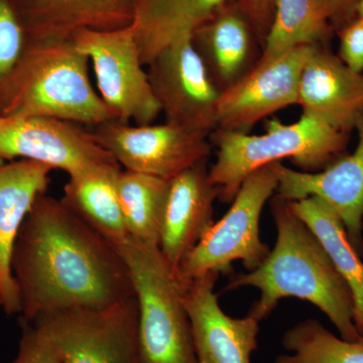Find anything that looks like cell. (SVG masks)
I'll return each mask as SVG.
<instances>
[{"mask_svg": "<svg viewBox=\"0 0 363 363\" xmlns=\"http://www.w3.org/2000/svg\"><path fill=\"white\" fill-rule=\"evenodd\" d=\"M11 272L21 320L74 309H101L135 297L116 247L62 199L43 194L14 243Z\"/></svg>", "mask_w": 363, "mask_h": 363, "instance_id": "1", "label": "cell"}, {"mask_svg": "<svg viewBox=\"0 0 363 363\" xmlns=\"http://www.w3.org/2000/svg\"><path fill=\"white\" fill-rule=\"evenodd\" d=\"M271 211L277 228L274 250L257 269L233 274L225 292L245 286L259 289L260 298L250 314L266 319L279 301L297 298L311 303L328 317L340 337L362 338L353 320L352 294L314 233L291 209L290 201L272 196Z\"/></svg>", "mask_w": 363, "mask_h": 363, "instance_id": "2", "label": "cell"}, {"mask_svg": "<svg viewBox=\"0 0 363 363\" xmlns=\"http://www.w3.org/2000/svg\"><path fill=\"white\" fill-rule=\"evenodd\" d=\"M89 59L73 40H30L0 81V116L96 126L116 121L91 83Z\"/></svg>", "mask_w": 363, "mask_h": 363, "instance_id": "3", "label": "cell"}, {"mask_svg": "<svg viewBox=\"0 0 363 363\" xmlns=\"http://www.w3.org/2000/svg\"><path fill=\"white\" fill-rule=\"evenodd\" d=\"M266 126L259 135L219 128L210 135L216 161L209 169V180L222 202H233L241 184L255 171L283 160H292L300 171H322L345 155L350 140L348 133L305 113L294 123L272 119Z\"/></svg>", "mask_w": 363, "mask_h": 363, "instance_id": "4", "label": "cell"}, {"mask_svg": "<svg viewBox=\"0 0 363 363\" xmlns=\"http://www.w3.org/2000/svg\"><path fill=\"white\" fill-rule=\"evenodd\" d=\"M116 248L138 303L140 363H198L178 272L157 245L128 238Z\"/></svg>", "mask_w": 363, "mask_h": 363, "instance_id": "5", "label": "cell"}, {"mask_svg": "<svg viewBox=\"0 0 363 363\" xmlns=\"http://www.w3.org/2000/svg\"><path fill=\"white\" fill-rule=\"evenodd\" d=\"M277 189L278 177L274 164L248 176L228 212L182 259L179 277L192 279L210 272L229 274L236 260H240L248 272L257 269L271 252L260 238V215Z\"/></svg>", "mask_w": 363, "mask_h": 363, "instance_id": "6", "label": "cell"}, {"mask_svg": "<svg viewBox=\"0 0 363 363\" xmlns=\"http://www.w3.org/2000/svg\"><path fill=\"white\" fill-rule=\"evenodd\" d=\"M89 59L98 94L116 121L152 124L162 113L145 70L133 25L114 30H80L72 38Z\"/></svg>", "mask_w": 363, "mask_h": 363, "instance_id": "7", "label": "cell"}, {"mask_svg": "<svg viewBox=\"0 0 363 363\" xmlns=\"http://www.w3.org/2000/svg\"><path fill=\"white\" fill-rule=\"evenodd\" d=\"M62 363H140L135 296L101 309H74L35 319Z\"/></svg>", "mask_w": 363, "mask_h": 363, "instance_id": "8", "label": "cell"}, {"mask_svg": "<svg viewBox=\"0 0 363 363\" xmlns=\"http://www.w3.org/2000/svg\"><path fill=\"white\" fill-rule=\"evenodd\" d=\"M95 140L126 171L171 181L212 152L210 135L174 124L131 125L114 121L96 126Z\"/></svg>", "mask_w": 363, "mask_h": 363, "instance_id": "9", "label": "cell"}, {"mask_svg": "<svg viewBox=\"0 0 363 363\" xmlns=\"http://www.w3.org/2000/svg\"><path fill=\"white\" fill-rule=\"evenodd\" d=\"M191 37L162 51L147 66V75L166 123L210 135L217 128L221 91L210 78Z\"/></svg>", "mask_w": 363, "mask_h": 363, "instance_id": "10", "label": "cell"}, {"mask_svg": "<svg viewBox=\"0 0 363 363\" xmlns=\"http://www.w3.org/2000/svg\"><path fill=\"white\" fill-rule=\"evenodd\" d=\"M317 47L303 45L257 64L247 75L221 93L217 128L250 133L262 119L298 104L301 76Z\"/></svg>", "mask_w": 363, "mask_h": 363, "instance_id": "11", "label": "cell"}, {"mask_svg": "<svg viewBox=\"0 0 363 363\" xmlns=\"http://www.w3.org/2000/svg\"><path fill=\"white\" fill-rule=\"evenodd\" d=\"M42 162L68 175L116 162L79 124L33 116H0V161Z\"/></svg>", "mask_w": 363, "mask_h": 363, "instance_id": "12", "label": "cell"}, {"mask_svg": "<svg viewBox=\"0 0 363 363\" xmlns=\"http://www.w3.org/2000/svg\"><path fill=\"white\" fill-rule=\"evenodd\" d=\"M220 274L210 272L183 279V302L190 320L198 363H252L259 347V320L233 318L221 309L214 292Z\"/></svg>", "mask_w": 363, "mask_h": 363, "instance_id": "13", "label": "cell"}, {"mask_svg": "<svg viewBox=\"0 0 363 363\" xmlns=\"http://www.w3.org/2000/svg\"><path fill=\"white\" fill-rule=\"evenodd\" d=\"M354 152L344 155L322 171H296L274 162L278 177L276 194L288 201L320 198L338 214L348 238L363 255V121L358 124Z\"/></svg>", "mask_w": 363, "mask_h": 363, "instance_id": "14", "label": "cell"}, {"mask_svg": "<svg viewBox=\"0 0 363 363\" xmlns=\"http://www.w3.org/2000/svg\"><path fill=\"white\" fill-rule=\"evenodd\" d=\"M298 105L303 113L350 135L363 121V73L317 47L301 76Z\"/></svg>", "mask_w": 363, "mask_h": 363, "instance_id": "15", "label": "cell"}, {"mask_svg": "<svg viewBox=\"0 0 363 363\" xmlns=\"http://www.w3.org/2000/svg\"><path fill=\"white\" fill-rule=\"evenodd\" d=\"M217 198L218 190L209 180L207 161L200 162L169 181L159 247L175 271L213 225Z\"/></svg>", "mask_w": 363, "mask_h": 363, "instance_id": "16", "label": "cell"}, {"mask_svg": "<svg viewBox=\"0 0 363 363\" xmlns=\"http://www.w3.org/2000/svg\"><path fill=\"white\" fill-rule=\"evenodd\" d=\"M54 169L42 162H0V286L4 312H21L20 296L11 272L14 243L38 198L45 194Z\"/></svg>", "mask_w": 363, "mask_h": 363, "instance_id": "17", "label": "cell"}, {"mask_svg": "<svg viewBox=\"0 0 363 363\" xmlns=\"http://www.w3.org/2000/svg\"><path fill=\"white\" fill-rule=\"evenodd\" d=\"M30 40H71L80 30L130 26L133 0H13Z\"/></svg>", "mask_w": 363, "mask_h": 363, "instance_id": "18", "label": "cell"}, {"mask_svg": "<svg viewBox=\"0 0 363 363\" xmlns=\"http://www.w3.org/2000/svg\"><path fill=\"white\" fill-rule=\"evenodd\" d=\"M255 35L240 7L228 4L193 33L191 40L196 51L221 93L247 75L259 62L262 54Z\"/></svg>", "mask_w": 363, "mask_h": 363, "instance_id": "19", "label": "cell"}, {"mask_svg": "<svg viewBox=\"0 0 363 363\" xmlns=\"http://www.w3.org/2000/svg\"><path fill=\"white\" fill-rule=\"evenodd\" d=\"M227 0H133V30L140 59L149 66L162 51L191 37Z\"/></svg>", "mask_w": 363, "mask_h": 363, "instance_id": "20", "label": "cell"}, {"mask_svg": "<svg viewBox=\"0 0 363 363\" xmlns=\"http://www.w3.org/2000/svg\"><path fill=\"white\" fill-rule=\"evenodd\" d=\"M121 167L97 164L69 175L62 201L105 240L118 247L130 238L117 190Z\"/></svg>", "mask_w": 363, "mask_h": 363, "instance_id": "21", "label": "cell"}, {"mask_svg": "<svg viewBox=\"0 0 363 363\" xmlns=\"http://www.w3.org/2000/svg\"><path fill=\"white\" fill-rule=\"evenodd\" d=\"M291 209L309 226L352 294L353 320L363 337V262L338 214L320 198L290 201Z\"/></svg>", "mask_w": 363, "mask_h": 363, "instance_id": "22", "label": "cell"}, {"mask_svg": "<svg viewBox=\"0 0 363 363\" xmlns=\"http://www.w3.org/2000/svg\"><path fill=\"white\" fill-rule=\"evenodd\" d=\"M332 30L329 0H274V18L257 64L298 45L325 47Z\"/></svg>", "mask_w": 363, "mask_h": 363, "instance_id": "23", "label": "cell"}, {"mask_svg": "<svg viewBox=\"0 0 363 363\" xmlns=\"http://www.w3.org/2000/svg\"><path fill=\"white\" fill-rule=\"evenodd\" d=\"M169 181L121 169L117 190L131 240L159 245L162 216L168 198Z\"/></svg>", "mask_w": 363, "mask_h": 363, "instance_id": "24", "label": "cell"}, {"mask_svg": "<svg viewBox=\"0 0 363 363\" xmlns=\"http://www.w3.org/2000/svg\"><path fill=\"white\" fill-rule=\"evenodd\" d=\"M281 344L286 353L274 363H363V337H337L316 320L298 322L284 334Z\"/></svg>", "mask_w": 363, "mask_h": 363, "instance_id": "25", "label": "cell"}, {"mask_svg": "<svg viewBox=\"0 0 363 363\" xmlns=\"http://www.w3.org/2000/svg\"><path fill=\"white\" fill-rule=\"evenodd\" d=\"M28 37L13 0H0V81L18 65Z\"/></svg>", "mask_w": 363, "mask_h": 363, "instance_id": "26", "label": "cell"}, {"mask_svg": "<svg viewBox=\"0 0 363 363\" xmlns=\"http://www.w3.org/2000/svg\"><path fill=\"white\" fill-rule=\"evenodd\" d=\"M20 325L18 353L9 363H62L58 348L39 325L23 320Z\"/></svg>", "mask_w": 363, "mask_h": 363, "instance_id": "27", "label": "cell"}, {"mask_svg": "<svg viewBox=\"0 0 363 363\" xmlns=\"http://www.w3.org/2000/svg\"><path fill=\"white\" fill-rule=\"evenodd\" d=\"M339 33L338 57L346 66L363 73V20L355 18L344 26Z\"/></svg>", "mask_w": 363, "mask_h": 363, "instance_id": "28", "label": "cell"}, {"mask_svg": "<svg viewBox=\"0 0 363 363\" xmlns=\"http://www.w3.org/2000/svg\"><path fill=\"white\" fill-rule=\"evenodd\" d=\"M238 7L264 44L274 18V0H240Z\"/></svg>", "mask_w": 363, "mask_h": 363, "instance_id": "29", "label": "cell"}, {"mask_svg": "<svg viewBox=\"0 0 363 363\" xmlns=\"http://www.w3.org/2000/svg\"><path fill=\"white\" fill-rule=\"evenodd\" d=\"M359 0H329L330 23L333 30H341L355 18V9Z\"/></svg>", "mask_w": 363, "mask_h": 363, "instance_id": "30", "label": "cell"}, {"mask_svg": "<svg viewBox=\"0 0 363 363\" xmlns=\"http://www.w3.org/2000/svg\"><path fill=\"white\" fill-rule=\"evenodd\" d=\"M355 18L363 20V0H359L357 4V9H355Z\"/></svg>", "mask_w": 363, "mask_h": 363, "instance_id": "31", "label": "cell"}, {"mask_svg": "<svg viewBox=\"0 0 363 363\" xmlns=\"http://www.w3.org/2000/svg\"><path fill=\"white\" fill-rule=\"evenodd\" d=\"M4 308V296H2L1 286H0V309Z\"/></svg>", "mask_w": 363, "mask_h": 363, "instance_id": "32", "label": "cell"}, {"mask_svg": "<svg viewBox=\"0 0 363 363\" xmlns=\"http://www.w3.org/2000/svg\"><path fill=\"white\" fill-rule=\"evenodd\" d=\"M0 162H2V161H0Z\"/></svg>", "mask_w": 363, "mask_h": 363, "instance_id": "33", "label": "cell"}, {"mask_svg": "<svg viewBox=\"0 0 363 363\" xmlns=\"http://www.w3.org/2000/svg\"><path fill=\"white\" fill-rule=\"evenodd\" d=\"M362 229H363V227H362Z\"/></svg>", "mask_w": 363, "mask_h": 363, "instance_id": "34", "label": "cell"}]
</instances>
